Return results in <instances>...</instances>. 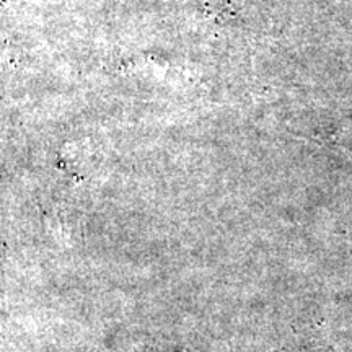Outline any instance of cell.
<instances>
[{
	"mask_svg": "<svg viewBox=\"0 0 352 352\" xmlns=\"http://www.w3.org/2000/svg\"><path fill=\"white\" fill-rule=\"evenodd\" d=\"M179 352H188V351H179Z\"/></svg>",
	"mask_w": 352,
	"mask_h": 352,
	"instance_id": "6da1fadb",
	"label": "cell"
}]
</instances>
